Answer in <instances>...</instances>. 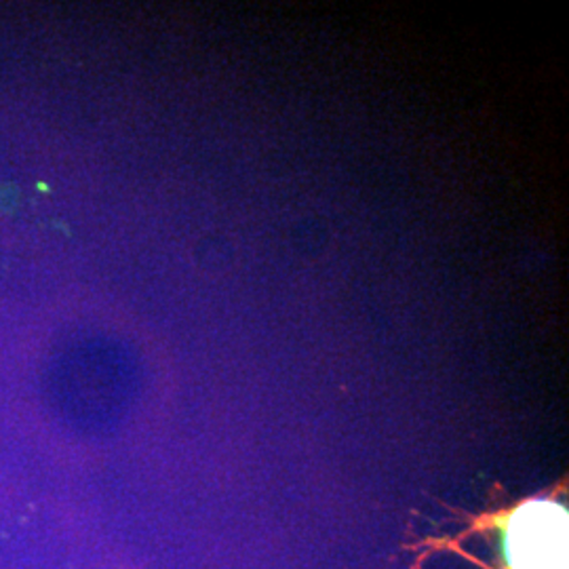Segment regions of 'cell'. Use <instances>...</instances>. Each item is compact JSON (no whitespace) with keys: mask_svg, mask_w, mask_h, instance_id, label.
Listing matches in <instances>:
<instances>
[{"mask_svg":"<svg viewBox=\"0 0 569 569\" xmlns=\"http://www.w3.org/2000/svg\"><path fill=\"white\" fill-rule=\"evenodd\" d=\"M500 533L502 569H569L568 507L557 496H533L472 519L475 531Z\"/></svg>","mask_w":569,"mask_h":569,"instance_id":"6da1fadb","label":"cell"}]
</instances>
